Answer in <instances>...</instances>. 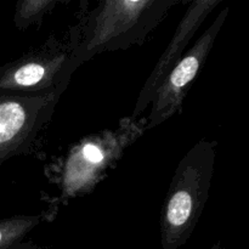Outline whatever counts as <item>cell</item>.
Masks as SVG:
<instances>
[{"instance_id": "6da1fadb", "label": "cell", "mask_w": 249, "mask_h": 249, "mask_svg": "<svg viewBox=\"0 0 249 249\" xmlns=\"http://www.w3.org/2000/svg\"><path fill=\"white\" fill-rule=\"evenodd\" d=\"M146 131L147 117H125L113 128L84 136L53 158L44 173L57 191L55 206L91 194Z\"/></svg>"}, {"instance_id": "5b68a950", "label": "cell", "mask_w": 249, "mask_h": 249, "mask_svg": "<svg viewBox=\"0 0 249 249\" xmlns=\"http://www.w3.org/2000/svg\"><path fill=\"white\" fill-rule=\"evenodd\" d=\"M65 91H0V165L36 151Z\"/></svg>"}, {"instance_id": "7a4b0ae2", "label": "cell", "mask_w": 249, "mask_h": 249, "mask_svg": "<svg viewBox=\"0 0 249 249\" xmlns=\"http://www.w3.org/2000/svg\"><path fill=\"white\" fill-rule=\"evenodd\" d=\"M178 0H105L85 9L74 24L75 57L83 65L108 51L142 45Z\"/></svg>"}, {"instance_id": "277c9868", "label": "cell", "mask_w": 249, "mask_h": 249, "mask_svg": "<svg viewBox=\"0 0 249 249\" xmlns=\"http://www.w3.org/2000/svg\"><path fill=\"white\" fill-rule=\"evenodd\" d=\"M77 29L51 36L16 60L0 66V91L43 94L66 91L80 63L75 57Z\"/></svg>"}, {"instance_id": "ba28073f", "label": "cell", "mask_w": 249, "mask_h": 249, "mask_svg": "<svg viewBox=\"0 0 249 249\" xmlns=\"http://www.w3.org/2000/svg\"><path fill=\"white\" fill-rule=\"evenodd\" d=\"M58 207L49 208L36 214H17L0 220V249H12L24 242L27 236L45 223L56 218Z\"/></svg>"}, {"instance_id": "52a82bcc", "label": "cell", "mask_w": 249, "mask_h": 249, "mask_svg": "<svg viewBox=\"0 0 249 249\" xmlns=\"http://www.w3.org/2000/svg\"><path fill=\"white\" fill-rule=\"evenodd\" d=\"M220 4L221 0H195L190 4L189 9L180 19L179 24L173 34L172 40L169 41L164 53L160 55L155 68L141 88L133 114L130 116L131 118L140 119L141 117H143V112L147 109V107H150L153 96L160 89L168 73L185 55L195 34L201 28L207 17Z\"/></svg>"}, {"instance_id": "8992f818", "label": "cell", "mask_w": 249, "mask_h": 249, "mask_svg": "<svg viewBox=\"0 0 249 249\" xmlns=\"http://www.w3.org/2000/svg\"><path fill=\"white\" fill-rule=\"evenodd\" d=\"M230 9L224 7L211 26L201 34L191 48L187 49L179 62L168 73L151 102L147 116V130L174 117L182 109V104L195 79L198 77L213 49L214 43L228 18Z\"/></svg>"}, {"instance_id": "9c48e42d", "label": "cell", "mask_w": 249, "mask_h": 249, "mask_svg": "<svg viewBox=\"0 0 249 249\" xmlns=\"http://www.w3.org/2000/svg\"><path fill=\"white\" fill-rule=\"evenodd\" d=\"M61 2V0H19L15 6V26L19 31L39 26Z\"/></svg>"}, {"instance_id": "3957f363", "label": "cell", "mask_w": 249, "mask_h": 249, "mask_svg": "<svg viewBox=\"0 0 249 249\" xmlns=\"http://www.w3.org/2000/svg\"><path fill=\"white\" fill-rule=\"evenodd\" d=\"M215 151V141L204 139L178 164L160 211L163 249L184 246L198 224L211 191Z\"/></svg>"}]
</instances>
